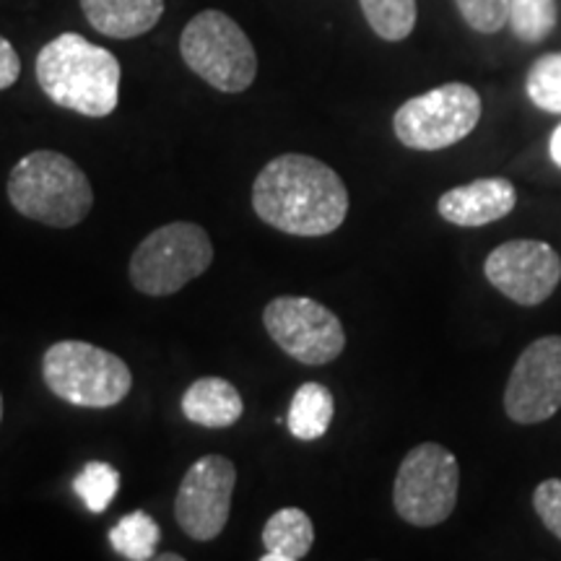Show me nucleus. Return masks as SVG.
Returning a JSON list of instances; mask_svg holds the SVG:
<instances>
[{"instance_id":"obj_10","label":"nucleus","mask_w":561,"mask_h":561,"mask_svg":"<svg viewBox=\"0 0 561 561\" xmlns=\"http://www.w3.org/2000/svg\"><path fill=\"white\" fill-rule=\"evenodd\" d=\"M237 468L224 455H203L187 468L174 500L180 530L193 541H214L227 528Z\"/></svg>"},{"instance_id":"obj_25","label":"nucleus","mask_w":561,"mask_h":561,"mask_svg":"<svg viewBox=\"0 0 561 561\" xmlns=\"http://www.w3.org/2000/svg\"><path fill=\"white\" fill-rule=\"evenodd\" d=\"M19 76H21L19 53L13 50L11 42L0 34V91L11 89L13 83L19 81Z\"/></svg>"},{"instance_id":"obj_12","label":"nucleus","mask_w":561,"mask_h":561,"mask_svg":"<svg viewBox=\"0 0 561 561\" xmlns=\"http://www.w3.org/2000/svg\"><path fill=\"white\" fill-rule=\"evenodd\" d=\"M489 284L523 307H536L561 280V257L549 242L510 240L489 252L483 263Z\"/></svg>"},{"instance_id":"obj_6","label":"nucleus","mask_w":561,"mask_h":561,"mask_svg":"<svg viewBox=\"0 0 561 561\" xmlns=\"http://www.w3.org/2000/svg\"><path fill=\"white\" fill-rule=\"evenodd\" d=\"M214 263L208 231L193 221H172L153 229L133 250L130 284L146 297H170L203 276Z\"/></svg>"},{"instance_id":"obj_24","label":"nucleus","mask_w":561,"mask_h":561,"mask_svg":"<svg viewBox=\"0 0 561 561\" xmlns=\"http://www.w3.org/2000/svg\"><path fill=\"white\" fill-rule=\"evenodd\" d=\"M533 507H536L541 523L561 541V481L549 479L538 483L533 491Z\"/></svg>"},{"instance_id":"obj_21","label":"nucleus","mask_w":561,"mask_h":561,"mask_svg":"<svg viewBox=\"0 0 561 561\" xmlns=\"http://www.w3.org/2000/svg\"><path fill=\"white\" fill-rule=\"evenodd\" d=\"M73 491L83 502V507L94 515H102L121 491V473L110 462H87L83 471L73 479Z\"/></svg>"},{"instance_id":"obj_14","label":"nucleus","mask_w":561,"mask_h":561,"mask_svg":"<svg viewBox=\"0 0 561 561\" xmlns=\"http://www.w3.org/2000/svg\"><path fill=\"white\" fill-rule=\"evenodd\" d=\"M81 11L104 37L133 39L159 24L164 0H81Z\"/></svg>"},{"instance_id":"obj_27","label":"nucleus","mask_w":561,"mask_h":561,"mask_svg":"<svg viewBox=\"0 0 561 561\" xmlns=\"http://www.w3.org/2000/svg\"><path fill=\"white\" fill-rule=\"evenodd\" d=\"M0 421H3V396H0Z\"/></svg>"},{"instance_id":"obj_23","label":"nucleus","mask_w":561,"mask_h":561,"mask_svg":"<svg viewBox=\"0 0 561 561\" xmlns=\"http://www.w3.org/2000/svg\"><path fill=\"white\" fill-rule=\"evenodd\" d=\"M455 5L473 32L496 34L507 26L510 0H455Z\"/></svg>"},{"instance_id":"obj_20","label":"nucleus","mask_w":561,"mask_h":561,"mask_svg":"<svg viewBox=\"0 0 561 561\" xmlns=\"http://www.w3.org/2000/svg\"><path fill=\"white\" fill-rule=\"evenodd\" d=\"M364 19L377 37L401 42L416 26V0H359Z\"/></svg>"},{"instance_id":"obj_17","label":"nucleus","mask_w":561,"mask_h":561,"mask_svg":"<svg viewBox=\"0 0 561 561\" xmlns=\"http://www.w3.org/2000/svg\"><path fill=\"white\" fill-rule=\"evenodd\" d=\"M335 413L333 392L320 382H305L294 392L289 416H286V426H289L291 437L301 442H314L325 437L328 426H331Z\"/></svg>"},{"instance_id":"obj_15","label":"nucleus","mask_w":561,"mask_h":561,"mask_svg":"<svg viewBox=\"0 0 561 561\" xmlns=\"http://www.w3.org/2000/svg\"><path fill=\"white\" fill-rule=\"evenodd\" d=\"M180 409L193 424L206 426V430H229L242 419L244 403L229 380L201 377L185 390Z\"/></svg>"},{"instance_id":"obj_16","label":"nucleus","mask_w":561,"mask_h":561,"mask_svg":"<svg viewBox=\"0 0 561 561\" xmlns=\"http://www.w3.org/2000/svg\"><path fill=\"white\" fill-rule=\"evenodd\" d=\"M314 543V525L305 510L284 507L273 512L263 528V561H299Z\"/></svg>"},{"instance_id":"obj_18","label":"nucleus","mask_w":561,"mask_h":561,"mask_svg":"<svg viewBox=\"0 0 561 561\" xmlns=\"http://www.w3.org/2000/svg\"><path fill=\"white\" fill-rule=\"evenodd\" d=\"M159 541H161V530H159L157 520L140 510L125 515L123 520L110 530L112 549H115L123 559H128V561L153 559Z\"/></svg>"},{"instance_id":"obj_8","label":"nucleus","mask_w":561,"mask_h":561,"mask_svg":"<svg viewBox=\"0 0 561 561\" xmlns=\"http://www.w3.org/2000/svg\"><path fill=\"white\" fill-rule=\"evenodd\" d=\"M458 486V458L437 442H424L413 447L398 468L392 504L413 528H434L453 515Z\"/></svg>"},{"instance_id":"obj_11","label":"nucleus","mask_w":561,"mask_h":561,"mask_svg":"<svg viewBox=\"0 0 561 561\" xmlns=\"http://www.w3.org/2000/svg\"><path fill=\"white\" fill-rule=\"evenodd\" d=\"M561 409V335H543L523 351L504 390L515 424H541Z\"/></svg>"},{"instance_id":"obj_13","label":"nucleus","mask_w":561,"mask_h":561,"mask_svg":"<svg viewBox=\"0 0 561 561\" xmlns=\"http://www.w3.org/2000/svg\"><path fill=\"white\" fill-rule=\"evenodd\" d=\"M517 191L504 178H483L468 185L453 187L437 203L439 216L455 227H486L512 214Z\"/></svg>"},{"instance_id":"obj_2","label":"nucleus","mask_w":561,"mask_h":561,"mask_svg":"<svg viewBox=\"0 0 561 561\" xmlns=\"http://www.w3.org/2000/svg\"><path fill=\"white\" fill-rule=\"evenodd\" d=\"M37 81L58 107L83 117H107L121 102V62L76 32L60 34L42 47Z\"/></svg>"},{"instance_id":"obj_9","label":"nucleus","mask_w":561,"mask_h":561,"mask_svg":"<svg viewBox=\"0 0 561 561\" xmlns=\"http://www.w3.org/2000/svg\"><path fill=\"white\" fill-rule=\"evenodd\" d=\"M263 325L273 343L305 367H322L343 354L346 333L325 305L310 297H276L263 310Z\"/></svg>"},{"instance_id":"obj_3","label":"nucleus","mask_w":561,"mask_h":561,"mask_svg":"<svg viewBox=\"0 0 561 561\" xmlns=\"http://www.w3.org/2000/svg\"><path fill=\"white\" fill-rule=\"evenodd\" d=\"M9 201L26 219L68 229L94 206L91 182L73 159L58 151H32L9 174Z\"/></svg>"},{"instance_id":"obj_19","label":"nucleus","mask_w":561,"mask_h":561,"mask_svg":"<svg viewBox=\"0 0 561 561\" xmlns=\"http://www.w3.org/2000/svg\"><path fill=\"white\" fill-rule=\"evenodd\" d=\"M557 0H510V30L520 42L538 45L557 30Z\"/></svg>"},{"instance_id":"obj_5","label":"nucleus","mask_w":561,"mask_h":561,"mask_svg":"<svg viewBox=\"0 0 561 561\" xmlns=\"http://www.w3.org/2000/svg\"><path fill=\"white\" fill-rule=\"evenodd\" d=\"M180 53L195 76L224 94H240L257 76L255 47L242 26L224 11L208 9L187 21Z\"/></svg>"},{"instance_id":"obj_1","label":"nucleus","mask_w":561,"mask_h":561,"mask_svg":"<svg viewBox=\"0 0 561 561\" xmlns=\"http://www.w3.org/2000/svg\"><path fill=\"white\" fill-rule=\"evenodd\" d=\"M257 219L291 237H325L346 221L348 191L325 161L284 153L263 167L252 185Z\"/></svg>"},{"instance_id":"obj_26","label":"nucleus","mask_w":561,"mask_h":561,"mask_svg":"<svg viewBox=\"0 0 561 561\" xmlns=\"http://www.w3.org/2000/svg\"><path fill=\"white\" fill-rule=\"evenodd\" d=\"M549 149H551V159H553V164L561 167V125H559L557 130H553Z\"/></svg>"},{"instance_id":"obj_7","label":"nucleus","mask_w":561,"mask_h":561,"mask_svg":"<svg viewBox=\"0 0 561 561\" xmlns=\"http://www.w3.org/2000/svg\"><path fill=\"white\" fill-rule=\"evenodd\" d=\"M479 121V91L455 81L401 104L392 117V130L413 151H442L471 136Z\"/></svg>"},{"instance_id":"obj_22","label":"nucleus","mask_w":561,"mask_h":561,"mask_svg":"<svg viewBox=\"0 0 561 561\" xmlns=\"http://www.w3.org/2000/svg\"><path fill=\"white\" fill-rule=\"evenodd\" d=\"M525 91L538 110L561 115V53L541 55L525 79Z\"/></svg>"},{"instance_id":"obj_4","label":"nucleus","mask_w":561,"mask_h":561,"mask_svg":"<svg viewBox=\"0 0 561 561\" xmlns=\"http://www.w3.org/2000/svg\"><path fill=\"white\" fill-rule=\"evenodd\" d=\"M42 380L55 398L76 409H112L133 388L121 356L87 341H58L42 356Z\"/></svg>"}]
</instances>
